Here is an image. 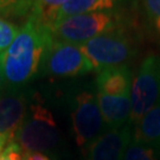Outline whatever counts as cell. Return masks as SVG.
<instances>
[{
  "label": "cell",
  "instance_id": "cell-1",
  "mask_svg": "<svg viewBox=\"0 0 160 160\" xmlns=\"http://www.w3.org/2000/svg\"><path fill=\"white\" fill-rule=\"evenodd\" d=\"M52 40L51 29L29 14L12 44L1 52L2 70L10 89H20L43 72L44 59Z\"/></svg>",
  "mask_w": 160,
  "mask_h": 160
},
{
  "label": "cell",
  "instance_id": "cell-2",
  "mask_svg": "<svg viewBox=\"0 0 160 160\" xmlns=\"http://www.w3.org/2000/svg\"><path fill=\"white\" fill-rule=\"evenodd\" d=\"M131 26L129 11H103L68 17L51 28L55 39L82 45L97 36Z\"/></svg>",
  "mask_w": 160,
  "mask_h": 160
},
{
  "label": "cell",
  "instance_id": "cell-3",
  "mask_svg": "<svg viewBox=\"0 0 160 160\" xmlns=\"http://www.w3.org/2000/svg\"><path fill=\"white\" fill-rule=\"evenodd\" d=\"M14 141L24 153H45L56 148L59 141L57 125L50 109L39 98H34L30 103Z\"/></svg>",
  "mask_w": 160,
  "mask_h": 160
},
{
  "label": "cell",
  "instance_id": "cell-4",
  "mask_svg": "<svg viewBox=\"0 0 160 160\" xmlns=\"http://www.w3.org/2000/svg\"><path fill=\"white\" fill-rule=\"evenodd\" d=\"M94 70L125 65L135 55V42L129 28L114 30L97 36L81 45Z\"/></svg>",
  "mask_w": 160,
  "mask_h": 160
},
{
  "label": "cell",
  "instance_id": "cell-5",
  "mask_svg": "<svg viewBox=\"0 0 160 160\" xmlns=\"http://www.w3.org/2000/svg\"><path fill=\"white\" fill-rule=\"evenodd\" d=\"M129 123L137 126L160 98V56L148 55L142 61L131 87Z\"/></svg>",
  "mask_w": 160,
  "mask_h": 160
},
{
  "label": "cell",
  "instance_id": "cell-6",
  "mask_svg": "<svg viewBox=\"0 0 160 160\" xmlns=\"http://www.w3.org/2000/svg\"><path fill=\"white\" fill-rule=\"evenodd\" d=\"M72 131L76 145L86 148L103 133L104 121L100 112L96 94L83 90L74 97L71 109Z\"/></svg>",
  "mask_w": 160,
  "mask_h": 160
},
{
  "label": "cell",
  "instance_id": "cell-7",
  "mask_svg": "<svg viewBox=\"0 0 160 160\" xmlns=\"http://www.w3.org/2000/svg\"><path fill=\"white\" fill-rule=\"evenodd\" d=\"M94 70L81 45L63 40H52L46 52L43 72L56 77H77Z\"/></svg>",
  "mask_w": 160,
  "mask_h": 160
},
{
  "label": "cell",
  "instance_id": "cell-8",
  "mask_svg": "<svg viewBox=\"0 0 160 160\" xmlns=\"http://www.w3.org/2000/svg\"><path fill=\"white\" fill-rule=\"evenodd\" d=\"M132 137L133 126L129 122L109 128L87 147L86 160H123Z\"/></svg>",
  "mask_w": 160,
  "mask_h": 160
},
{
  "label": "cell",
  "instance_id": "cell-9",
  "mask_svg": "<svg viewBox=\"0 0 160 160\" xmlns=\"http://www.w3.org/2000/svg\"><path fill=\"white\" fill-rule=\"evenodd\" d=\"M28 98L19 89L0 95V133L16 139L18 129L28 113Z\"/></svg>",
  "mask_w": 160,
  "mask_h": 160
},
{
  "label": "cell",
  "instance_id": "cell-10",
  "mask_svg": "<svg viewBox=\"0 0 160 160\" xmlns=\"http://www.w3.org/2000/svg\"><path fill=\"white\" fill-rule=\"evenodd\" d=\"M132 81L133 77L131 69L125 64L100 70L97 72L95 83L97 92L110 96H129Z\"/></svg>",
  "mask_w": 160,
  "mask_h": 160
},
{
  "label": "cell",
  "instance_id": "cell-11",
  "mask_svg": "<svg viewBox=\"0 0 160 160\" xmlns=\"http://www.w3.org/2000/svg\"><path fill=\"white\" fill-rule=\"evenodd\" d=\"M137 0H69L59 10L55 24L68 17L103 11H129Z\"/></svg>",
  "mask_w": 160,
  "mask_h": 160
},
{
  "label": "cell",
  "instance_id": "cell-12",
  "mask_svg": "<svg viewBox=\"0 0 160 160\" xmlns=\"http://www.w3.org/2000/svg\"><path fill=\"white\" fill-rule=\"evenodd\" d=\"M100 112L104 125L109 128H119L129 121L131 115V97L110 96L102 92H96Z\"/></svg>",
  "mask_w": 160,
  "mask_h": 160
},
{
  "label": "cell",
  "instance_id": "cell-13",
  "mask_svg": "<svg viewBox=\"0 0 160 160\" xmlns=\"http://www.w3.org/2000/svg\"><path fill=\"white\" fill-rule=\"evenodd\" d=\"M132 139L137 142L160 148V98L133 128Z\"/></svg>",
  "mask_w": 160,
  "mask_h": 160
},
{
  "label": "cell",
  "instance_id": "cell-14",
  "mask_svg": "<svg viewBox=\"0 0 160 160\" xmlns=\"http://www.w3.org/2000/svg\"><path fill=\"white\" fill-rule=\"evenodd\" d=\"M69 0H36L30 14L34 16L43 25L51 29L59 10Z\"/></svg>",
  "mask_w": 160,
  "mask_h": 160
},
{
  "label": "cell",
  "instance_id": "cell-15",
  "mask_svg": "<svg viewBox=\"0 0 160 160\" xmlns=\"http://www.w3.org/2000/svg\"><path fill=\"white\" fill-rule=\"evenodd\" d=\"M141 10L146 29L160 40V0H141Z\"/></svg>",
  "mask_w": 160,
  "mask_h": 160
},
{
  "label": "cell",
  "instance_id": "cell-16",
  "mask_svg": "<svg viewBox=\"0 0 160 160\" xmlns=\"http://www.w3.org/2000/svg\"><path fill=\"white\" fill-rule=\"evenodd\" d=\"M123 160H160L159 148L137 142L132 139Z\"/></svg>",
  "mask_w": 160,
  "mask_h": 160
},
{
  "label": "cell",
  "instance_id": "cell-17",
  "mask_svg": "<svg viewBox=\"0 0 160 160\" xmlns=\"http://www.w3.org/2000/svg\"><path fill=\"white\" fill-rule=\"evenodd\" d=\"M19 30L20 29L12 22L0 17V52H4L11 45Z\"/></svg>",
  "mask_w": 160,
  "mask_h": 160
},
{
  "label": "cell",
  "instance_id": "cell-18",
  "mask_svg": "<svg viewBox=\"0 0 160 160\" xmlns=\"http://www.w3.org/2000/svg\"><path fill=\"white\" fill-rule=\"evenodd\" d=\"M0 17L19 19V0H0Z\"/></svg>",
  "mask_w": 160,
  "mask_h": 160
},
{
  "label": "cell",
  "instance_id": "cell-19",
  "mask_svg": "<svg viewBox=\"0 0 160 160\" xmlns=\"http://www.w3.org/2000/svg\"><path fill=\"white\" fill-rule=\"evenodd\" d=\"M24 152L16 141H12L6 146L4 153L0 157V160H23Z\"/></svg>",
  "mask_w": 160,
  "mask_h": 160
},
{
  "label": "cell",
  "instance_id": "cell-20",
  "mask_svg": "<svg viewBox=\"0 0 160 160\" xmlns=\"http://www.w3.org/2000/svg\"><path fill=\"white\" fill-rule=\"evenodd\" d=\"M36 0H19V18H28Z\"/></svg>",
  "mask_w": 160,
  "mask_h": 160
},
{
  "label": "cell",
  "instance_id": "cell-21",
  "mask_svg": "<svg viewBox=\"0 0 160 160\" xmlns=\"http://www.w3.org/2000/svg\"><path fill=\"white\" fill-rule=\"evenodd\" d=\"M23 160H51L48 155L39 152H31V153H24Z\"/></svg>",
  "mask_w": 160,
  "mask_h": 160
},
{
  "label": "cell",
  "instance_id": "cell-22",
  "mask_svg": "<svg viewBox=\"0 0 160 160\" xmlns=\"http://www.w3.org/2000/svg\"><path fill=\"white\" fill-rule=\"evenodd\" d=\"M12 141H14V139H12L11 137H8V135H6V134H1V133H0V157L4 153L6 146H7L8 143H11Z\"/></svg>",
  "mask_w": 160,
  "mask_h": 160
},
{
  "label": "cell",
  "instance_id": "cell-23",
  "mask_svg": "<svg viewBox=\"0 0 160 160\" xmlns=\"http://www.w3.org/2000/svg\"><path fill=\"white\" fill-rule=\"evenodd\" d=\"M7 86L5 80V75H4V70H2V57H1V52H0V95L4 94V89Z\"/></svg>",
  "mask_w": 160,
  "mask_h": 160
}]
</instances>
